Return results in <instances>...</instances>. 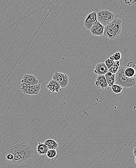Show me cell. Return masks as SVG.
Masks as SVG:
<instances>
[{
	"label": "cell",
	"mask_w": 136,
	"mask_h": 168,
	"mask_svg": "<svg viewBox=\"0 0 136 168\" xmlns=\"http://www.w3.org/2000/svg\"><path fill=\"white\" fill-rule=\"evenodd\" d=\"M133 154L134 157H136V147L134 148L133 151Z\"/></svg>",
	"instance_id": "23"
},
{
	"label": "cell",
	"mask_w": 136,
	"mask_h": 168,
	"mask_svg": "<svg viewBox=\"0 0 136 168\" xmlns=\"http://www.w3.org/2000/svg\"><path fill=\"white\" fill-rule=\"evenodd\" d=\"M112 56L115 61H119L122 57L121 53L119 52H115Z\"/></svg>",
	"instance_id": "21"
},
{
	"label": "cell",
	"mask_w": 136,
	"mask_h": 168,
	"mask_svg": "<svg viewBox=\"0 0 136 168\" xmlns=\"http://www.w3.org/2000/svg\"><path fill=\"white\" fill-rule=\"evenodd\" d=\"M135 164H136V157H135Z\"/></svg>",
	"instance_id": "24"
},
{
	"label": "cell",
	"mask_w": 136,
	"mask_h": 168,
	"mask_svg": "<svg viewBox=\"0 0 136 168\" xmlns=\"http://www.w3.org/2000/svg\"><path fill=\"white\" fill-rule=\"evenodd\" d=\"M106 79L108 83V86L109 87H112L115 84V74H112L109 71H108L107 74H105Z\"/></svg>",
	"instance_id": "14"
},
{
	"label": "cell",
	"mask_w": 136,
	"mask_h": 168,
	"mask_svg": "<svg viewBox=\"0 0 136 168\" xmlns=\"http://www.w3.org/2000/svg\"><path fill=\"white\" fill-rule=\"evenodd\" d=\"M95 85L99 88L107 89L109 86L105 75H98V77H96Z\"/></svg>",
	"instance_id": "11"
},
{
	"label": "cell",
	"mask_w": 136,
	"mask_h": 168,
	"mask_svg": "<svg viewBox=\"0 0 136 168\" xmlns=\"http://www.w3.org/2000/svg\"><path fill=\"white\" fill-rule=\"evenodd\" d=\"M34 156V151L26 142H19L11 146L7 152L5 158L12 167L22 168L31 163Z\"/></svg>",
	"instance_id": "1"
},
{
	"label": "cell",
	"mask_w": 136,
	"mask_h": 168,
	"mask_svg": "<svg viewBox=\"0 0 136 168\" xmlns=\"http://www.w3.org/2000/svg\"><path fill=\"white\" fill-rule=\"evenodd\" d=\"M122 21L120 19H115L112 22L105 26L103 36L110 40L119 36L122 31Z\"/></svg>",
	"instance_id": "2"
},
{
	"label": "cell",
	"mask_w": 136,
	"mask_h": 168,
	"mask_svg": "<svg viewBox=\"0 0 136 168\" xmlns=\"http://www.w3.org/2000/svg\"><path fill=\"white\" fill-rule=\"evenodd\" d=\"M47 88L50 92L53 93H58L61 91L62 88L57 82L52 79L49 82L48 85H47Z\"/></svg>",
	"instance_id": "10"
},
{
	"label": "cell",
	"mask_w": 136,
	"mask_h": 168,
	"mask_svg": "<svg viewBox=\"0 0 136 168\" xmlns=\"http://www.w3.org/2000/svg\"><path fill=\"white\" fill-rule=\"evenodd\" d=\"M49 148L45 145V144L43 142H39L36 148L37 153L39 155H46L48 152Z\"/></svg>",
	"instance_id": "13"
},
{
	"label": "cell",
	"mask_w": 136,
	"mask_h": 168,
	"mask_svg": "<svg viewBox=\"0 0 136 168\" xmlns=\"http://www.w3.org/2000/svg\"><path fill=\"white\" fill-rule=\"evenodd\" d=\"M44 143L48 147L49 150H51V149L56 150L59 146L58 142L53 139H48L44 141Z\"/></svg>",
	"instance_id": "15"
},
{
	"label": "cell",
	"mask_w": 136,
	"mask_h": 168,
	"mask_svg": "<svg viewBox=\"0 0 136 168\" xmlns=\"http://www.w3.org/2000/svg\"><path fill=\"white\" fill-rule=\"evenodd\" d=\"M124 67H120L119 69L115 74V84L121 85L123 88H129L136 85V81L133 78H129L125 74Z\"/></svg>",
	"instance_id": "3"
},
{
	"label": "cell",
	"mask_w": 136,
	"mask_h": 168,
	"mask_svg": "<svg viewBox=\"0 0 136 168\" xmlns=\"http://www.w3.org/2000/svg\"><path fill=\"white\" fill-rule=\"evenodd\" d=\"M94 72L98 75H104L108 72V69L104 62L99 63L95 65Z\"/></svg>",
	"instance_id": "12"
},
{
	"label": "cell",
	"mask_w": 136,
	"mask_h": 168,
	"mask_svg": "<svg viewBox=\"0 0 136 168\" xmlns=\"http://www.w3.org/2000/svg\"><path fill=\"white\" fill-rule=\"evenodd\" d=\"M114 62H115V60L113 58V56H109V58H108L106 60V61H105L104 63L105 64L106 66H107V68L109 70L113 65Z\"/></svg>",
	"instance_id": "19"
},
{
	"label": "cell",
	"mask_w": 136,
	"mask_h": 168,
	"mask_svg": "<svg viewBox=\"0 0 136 168\" xmlns=\"http://www.w3.org/2000/svg\"><path fill=\"white\" fill-rule=\"evenodd\" d=\"M37 84H39V80L35 75L31 74H26L24 75L23 78L21 81V87Z\"/></svg>",
	"instance_id": "7"
},
{
	"label": "cell",
	"mask_w": 136,
	"mask_h": 168,
	"mask_svg": "<svg viewBox=\"0 0 136 168\" xmlns=\"http://www.w3.org/2000/svg\"><path fill=\"white\" fill-rule=\"evenodd\" d=\"M135 73L136 71L133 68L128 67L125 68V74L126 77L129 78H133L135 77Z\"/></svg>",
	"instance_id": "16"
},
{
	"label": "cell",
	"mask_w": 136,
	"mask_h": 168,
	"mask_svg": "<svg viewBox=\"0 0 136 168\" xmlns=\"http://www.w3.org/2000/svg\"><path fill=\"white\" fill-rule=\"evenodd\" d=\"M57 152L55 149H51L48 150V152L47 153V156L50 159H53L56 157Z\"/></svg>",
	"instance_id": "20"
},
{
	"label": "cell",
	"mask_w": 136,
	"mask_h": 168,
	"mask_svg": "<svg viewBox=\"0 0 136 168\" xmlns=\"http://www.w3.org/2000/svg\"><path fill=\"white\" fill-rule=\"evenodd\" d=\"M97 19L101 24L106 26L115 19V15L109 10L103 9L97 12Z\"/></svg>",
	"instance_id": "4"
},
{
	"label": "cell",
	"mask_w": 136,
	"mask_h": 168,
	"mask_svg": "<svg viewBox=\"0 0 136 168\" xmlns=\"http://www.w3.org/2000/svg\"><path fill=\"white\" fill-rule=\"evenodd\" d=\"M52 79L57 82L62 88H64L68 85L69 77L67 74L56 71L52 76Z\"/></svg>",
	"instance_id": "5"
},
{
	"label": "cell",
	"mask_w": 136,
	"mask_h": 168,
	"mask_svg": "<svg viewBox=\"0 0 136 168\" xmlns=\"http://www.w3.org/2000/svg\"><path fill=\"white\" fill-rule=\"evenodd\" d=\"M124 3L129 5H131L132 4H136V0H124Z\"/></svg>",
	"instance_id": "22"
},
{
	"label": "cell",
	"mask_w": 136,
	"mask_h": 168,
	"mask_svg": "<svg viewBox=\"0 0 136 168\" xmlns=\"http://www.w3.org/2000/svg\"><path fill=\"white\" fill-rule=\"evenodd\" d=\"M105 26L101 24L98 21H96L90 28V32L94 36H103Z\"/></svg>",
	"instance_id": "9"
},
{
	"label": "cell",
	"mask_w": 136,
	"mask_h": 168,
	"mask_svg": "<svg viewBox=\"0 0 136 168\" xmlns=\"http://www.w3.org/2000/svg\"><path fill=\"white\" fill-rule=\"evenodd\" d=\"M120 64V62L119 61H115L112 67L108 70V71H109L112 74H116L119 69Z\"/></svg>",
	"instance_id": "17"
},
{
	"label": "cell",
	"mask_w": 136,
	"mask_h": 168,
	"mask_svg": "<svg viewBox=\"0 0 136 168\" xmlns=\"http://www.w3.org/2000/svg\"><path fill=\"white\" fill-rule=\"evenodd\" d=\"M111 88L112 91L115 94H119L121 93L123 90V88L121 87V85H118L117 84H114L111 87Z\"/></svg>",
	"instance_id": "18"
},
{
	"label": "cell",
	"mask_w": 136,
	"mask_h": 168,
	"mask_svg": "<svg viewBox=\"0 0 136 168\" xmlns=\"http://www.w3.org/2000/svg\"><path fill=\"white\" fill-rule=\"evenodd\" d=\"M98 21L97 12L95 11L92 12L86 16L84 22V26L87 30H90L94 23Z\"/></svg>",
	"instance_id": "8"
},
{
	"label": "cell",
	"mask_w": 136,
	"mask_h": 168,
	"mask_svg": "<svg viewBox=\"0 0 136 168\" xmlns=\"http://www.w3.org/2000/svg\"><path fill=\"white\" fill-rule=\"evenodd\" d=\"M41 85L40 84L33 85H26L21 87V91L24 94L30 95H38L41 89Z\"/></svg>",
	"instance_id": "6"
}]
</instances>
